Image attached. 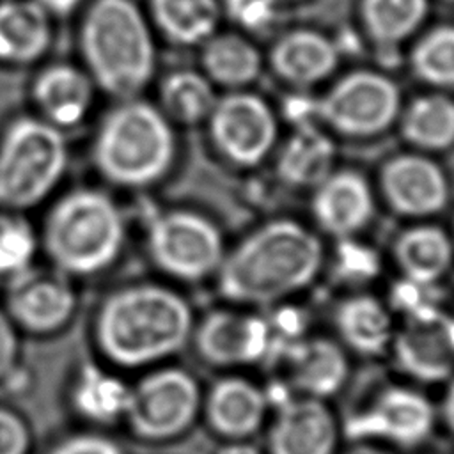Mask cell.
<instances>
[{
    "mask_svg": "<svg viewBox=\"0 0 454 454\" xmlns=\"http://www.w3.org/2000/svg\"><path fill=\"white\" fill-rule=\"evenodd\" d=\"M197 310L163 278H131L106 287L87 319L90 355L135 376L174 362L190 348Z\"/></svg>",
    "mask_w": 454,
    "mask_h": 454,
    "instance_id": "1",
    "label": "cell"
},
{
    "mask_svg": "<svg viewBox=\"0 0 454 454\" xmlns=\"http://www.w3.org/2000/svg\"><path fill=\"white\" fill-rule=\"evenodd\" d=\"M325 264V247L312 231L293 220H273L225 252L215 286L225 303L268 310L312 287Z\"/></svg>",
    "mask_w": 454,
    "mask_h": 454,
    "instance_id": "2",
    "label": "cell"
},
{
    "mask_svg": "<svg viewBox=\"0 0 454 454\" xmlns=\"http://www.w3.org/2000/svg\"><path fill=\"white\" fill-rule=\"evenodd\" d=\"M41 259L78 286L108 277L129 245V218L103 184L62 188L37 223Z\"/></svg>",
    "mask_w": 454,
    "mask_h": 454,
    "instance_id": "3",
    "label": "cell"
},
{
    "mask_svg": "<svg viewBox=\"0 0 454 454\" xmlns=\"http://www.w3.org/2000/svg\"><path fill=\"white\" fill-rule=\"evenodd\" d=\"M74 44L78 62L112 101L142 96L154 78V28L137 0H87Z\"/></svg>",
    "mask_w": 454,
    "mask_h": 454,
    "instance_id": "4",
    "label": "cell"
},
{
    "mask_svg": "<svg viewBox=\"0 0 454 454\" xmlns=\"http://www.w3.org/2000/svg\"><path fill=\"white\" fill-rule=\"evenodd\" d=\"M89 163L112 192H142L160 183L176 158L172 122L142 96L115 99L96 121Z\"/></svg>",
    "mask_w": 454,
    "mask_h": 454,
    "instance_id": "5",
    "label": "cell"
},
{
    "mask_svg": "<svg viewBox=\"0 0 454 454\" xmlns=\"http://www.w3.org/2000/svg\"><path fill=\"white\" fill-rule=\"evenodd\" d=\"M69 167L67 133L30 110L9 115L0 126V209L46 206L64 188Z\"/></svg>",
    "mask_w": 454,
    "mask_h": 454,
    "instance_id": "6",
    "label": "cell"
},
{
    "mask_svg": "<svg viewBox=\"0 0 454 454\" xmlns=\"http://www.w3.org/2000/svg\"><path fill=\"white\" fill-rule=\"evenodd\" d=\"M202 390L199 376L176 360L145 369L131 378L121 431L149 447L181 442L200 424Z\"/></svg>",
    "mask_w": 454,
    "mask_h": 454,
    "instance_id": "7",
    "label": "cell"
},
{
    "mask_svg": "<svg viewBox=\"0 0 454 454\" xmlns=\"http://www.w3.org/2000/svg\"><path fill=\"white\" fill-rule=\"evenodd\" d=\"M340 415L346 442H374L401 454L424 449L438 433V404L424 387L387 380Z\"/></svg>",
    "mask_w": 454,
    "mask_h": 454,
    "instance_id": "8",
    "label": "cell"
},
{
    "mask_svg": "<svg viewBox=\"0 0 454 454\" xmlns=\"http://www.w3.org/2000/svg\"><path fill=\"white\" fill-rule=\"evenodd\" d=\"M144 252L160 278L192 286L215 280L227 250L218 227L202 215L165 209L144 218Z\"/></svg>",
    "mask_w": 454,
    "mask_h": 454,
    "instance_id": "9",
    "label": "cell"
},
{
    "mask_svg": "<svg viewBox=\"0 0 454 454\" xmlns=\"http://www.w3.org/2000/svg\"><path fill=\"white\" fill-rule=\"evenodd\" d=\"M188 349L200 365L216 372L268 365L273 353L268 314L225 301L197 312Z\"/></svg>",
    "mask_w": 454,
    "mask_h": 454,
    "instance_id": "10",
    "label": "cell"
},
{
    "mask_svg": "<svg viewBox=\"0 0 454 454\" xmlns=\"http://www.w3.org/2000/svg\"><path fill=\"white\" fill-rule=\"evenodd\" d=\"M0 305L23 339L51 340L64 335L82 310L80 286L46 264L2 284Z\"/></svg>",
    "mask_w": 454,
    "mask_h": 454,
    "instance_id": "11",
    "label": "cell"
},
{
    "mask_svg": "<svg viewBox=\"0 0 454 454\" xmlns=\"http://www.w3.org/2000/svg\"><path fill=\"white\" fill-rule=\"evenodd\" d=\"M387 358L401 380L445 385L454 376V314L440 305L397 317Z\"/></svg>",
    "mask_w": 454,
    "mask_h": 454,
    "instance_id": "12",
    "label": "cell"
},
{
    "mask_svg": "<svg viewBox=\"0 0 454 454\" xmlns=\"http://www.w3.org/2000/svg\"><path fill=\"white\" fill-rule=\"evenodd\" d=\"M399 112V90L376 71H355L317 99L319 119L349 137H371L387 129Z\"/></svg>",
    "mask_w": 454,
    "mask_h": 454,
    "instance_id": "13",
    "label": "cell"
},
{
    "mask_svg": "<svg viewBox=\"0 0 454 454\" xmlns=\"http://www.w3.org/2000/svg\"><path fill=\"white\" fill-rule=\"evenodd\" d=\"M131 376L105 364L94 355L82 356L67 369L62 387V404L74 426L121 431Z\"/></svg>",
    "mask_w": 454,
    "mask_h": 454,
    "instance_id": "14",
    "label": "cell"
},
{
    "mask_svg": "<svg viewBox=\"0 0 454 454\" xmlns=\"http://www.w3.org/2000/svg\"><path fill=\"white\" fill-rule=\"evenodd\" d=\"M262 433L266 454H339L344 445L332 403L296 394L271 408Z\"/></svg>",
    "mask_w": 454,
    "mask_h": 454,
    "instance_id": "15",
    "label": "cell"
},
{
    "mask_svg": "<svg viewBox=\"0 0 454 454\" xmlns=\"http://www.w3.org/2000/svg\"><path fill=\"white\" fill-rule=\"evenodd\" d=\"M353 356L333 335L307 333L280 348L271 358L278 381L296 395L332 401L349 383Z\"/></svg>",
    "mask_w": 454,
    "mask_h": 454,
    "instance_id": "16",
    "label": "cell"
},
{
    "mask_svg": "<svg viewBox=\"0 0 454 454\" xmlns=\"http://www.w3.org/2000/svg\"><path fill=\"white\" fill-rule=\"evenodd\" d=\"M270 413L266 385L243 371L218 372L202 390L200 424L218 442L254 440L264 431Z\"/></svg>",
    "mask_w": 454,
    "mask_h": 454,
    "instance_id": "17",
    "label": "cell"
},
{
    "mask_svg": "<svg viewBox=\"0 0 454 454\" xmlns=\"http://www.w3.org/2000/svg\"><path fill=\"white\" fill-rule=\"evenodd\" d=\"M99 96L94 80L78 60L46 59L34 67L28 83L30 112L64 133L92 117Z\"/></svg>",
    "mask_w": 454,
    "mask_h": 454,
    "instance_id": "18",
    "label": "cell"
},
{
    "mask_svg": "<svg viewBox=\"0 0 454 454\" xmlns=\"http://www.w3.org/2000/svg\"><path fill=\"white\" fill-rule=\"evenodd\" d=\"M207 119L213 142L236 165H257L277 138L271 108L264 99L248 92H232L216 99Z\"/></svg>",
    "mask_w": 454,
    "mask_h": 454,
    "instance_id": "19",
    "label": "cell"
},
{
    "mask_svg": "<svg viewBox=\"0 0 454 454\" xmlns=\"http://www.w3.org/2000/svg\"><path fill=\"white\" fill-rule=\"evenodd\" d=\"M332 330L351 356L376 360L388 355L395 316L383 296L367 289L348 291L332 309Z\"/></svg>",
    "mask_w": 454,
    "mask_h": 454,
    "instance_id": "20",
    "label": "cell"
},
{
    "mask_svg": "<svg viewBox=\"0 0 454 454\" xmlns=\"http://www.w3.org/2000/svg\"><path fill=\"white\" fill-rule=\"evenodd\" d=\"M53 43L55 20L34 0H0V67H37Z\"/></svg>",
    "mask_w": 454,
    "mask_h": 454,
    "instance_id": "21",
    "label": "cell"
},
{
    "mask_svg": "<svg viewBox=\"0 0 454 454\" xmlns=\"http://www.w3.org/2000/svg\"><path fill=\"white\" fill-rule=\"evenodd\" d=\"M381 186L397 213L415 218L442 211L449 195L443 172L436 163L419 154L390 160L383 168Z\"/></svg>",
    "mask_w": 454,
    "mask_h": 454,
    "instance_id": "22",
    "label": "cell"
},
{
    "mask_svg": "<svg viewBox=\"0 0 454 454\" xmlns=\"http://www.w3.org/2000/svg\"><path fill=\"white\" fill-rule=\"evenodd\" d=\"M312 211L325 232L339 239L353 238L372 216V195L362 176L332 172L317 184Z\"/></svg>",
    "mask_w": 454,
    "mask_h": 454,
    "instance_id": "23",
    "label": "cell"
},
{
    "mask_svg": "<svg viewBox=\"0 0 454 454\" xmlns=\"http://www.w3.org/2000/svg\"><path fill=\"white\" fill-rule=\"evenodd\" d=\"M339 48L314 30H293L280 37L270 55L275 73L294 85H312L332 74Z\"/></svg>",
    "mask_w": 454,
    "mask_h": 454,
    "instance_id": "24",
    "label": "cell"
},
{
    "mask_svg": "<svg viewBox=\"0 0 454 454\" xmlns=\"http://www.w3.org/2000/svg\"><path fill=\"white\" fill-rule=\"evenodd\" d=\"M394 261L403 278L440 286L452 268L454 243L440 227L415 225L395 239Z\"/></svg>",
    "mask_w": 454,
    "mask_h": 454,
    "instance_id": "25",
    "label": "cell"
},
{
    "mask_svg": "<svg viewBox=\"0 0 454 454\" xmlns=\"http://www.w3.org/2000/svg\"><path fill=\"white\" fill-rule=\"evenodd\" d=\"M145 12L154 32L179 46L206 43L220 21L216 0H147Z\"/></svg>",
    "mask_w": 454,
    "mask_h": 454,
    "instance_id": "26",
    "label": "cell"
},
{
    "mask_svg": "<svg viewBox=\"0 0 454 454\" xmlns=\"http://www.w3.org/2000/svg\"><path fill=\"white\" fill-rule=\"evenodd\" d=\"M333 158V142L316 126H303L284 144L277 170L293 186H317L332 174Z\"/></svg>",
    "mask_w": 454,
    "mask_h": 454,
    "instance_id": "27",
    "label": "cell"
},
{
    "mask_svg": "<svg viewBox=\"0 0 454 454\" xmlns=\"http://www.w3.org/2000/svg\"><path fill=\"white\" fill-rule=\"evenodd\" d=\"M215 103L211 80L193 69L170 71L158 83V108L170 122H200L209 117Z\"/></svg>",
    "mask_w": 454,
    "mask_h": 454,
    "instance_id": "28",
    "label": "cell"
},
{
    "mask_svg": "<svg viewBox=\"0 0 454 454\" xmlns=\"http://www.w3.org/2000/svg\"><path fill=\"white\" fill-rule=\"evenodd\" d=\"M204 74L220 85L241 87L257 78L261 55L257 48L241 35H211L202 50Z\"/></svg>",
    "mask_w": 454,
    "mask_h": 454,
    "instance_id": "29",
    "label": "cell"
},
{
    "mask_svg": "<svg viewBox=\"0 0 454 454\" xmlns=\"http://www.w3.org/2000/svg\"><path fill=\"white\" fill-rule=\"evenodd\" d=\"M404 138L419 149L438 151L454 144V101L442 94L413 99L401 122Z\"/></svg>",
    "mask_w": 454,
    "mask_h": 454,
    "instance_id": "30",
    "label": "cell"
},
{
    "mask_svg": "<svg viewBox=\"0 0 454 454\" xmlns=\"http://www.w3.org/2000/svg\"><path fill=\"white\" fill-rule=\"evenodd\" d=\"M41 264L39 227L28 213L0 209V284Z\"/></svg>",
    "mask_w": 454,
    "mask_h": 454,
    "instance_id": "31",
    "label": "cell"
},
{
    "mask_svg": "<svg viewBox=\"0 0 454 454\" xmlns=\"http://www.w3.org/2000/svg\"><path fill=\"white\" fill-rule=\"evenodd\" d=\"M427 12V0H364L362 18L369 37L394 46L417 30Z\"/></svg>",
    "mask_w": 454,
    "mask_h": 454,
    "instance_id": "32",
    "label": "cell"
},
{
    "mask_svg": "<svg viewBox=\"0 0 454 454\" xmlns=\"http://www.w3.org/2000/svg\"><path fill=\"white\" fill-rule=\"evenodd\" d=\"M413 73L431 85L454 87V27L426 34L411 53Z\"/></svg>",
    "mask_w": 454,
    "mask_h": 454,
    "instance_id": "33",
    "label": "cell"
},
{
    "mask_svg": "<svg viewBox=\"0 0 454 454\" xmlns=\"http://www.w3.org/2000/svg\"><path fill=\"white\" fill-rule=\"evenodd\" d=\"M381 261L378 254L353 238H342L330 264L332 278L348 291H362L378 278Z\"/></svg>",
    "mask_w": 454,
    "mask_h": 454,
    "instance_id": "34",
    "label": "cell"
},
{
    "mask_svg": "<svg viewBox=\"0 0 454 454\" xmlns=\"http://www.w3.org/2000/svg\"><path fill=\"white\" fill-rule=\"evenodd\" d=\"M34 454H128V450L115 431L71 424L37 445Z\"/></svg>",
    "mask_w": 454,
    "mask_h": 454,
    "instance_id": "35",
    "label": "cell"
},
{
    "mask_svg": "<svg viewBox=\"0 0 454 454\" xmlns=\"http://www.w3.org/2000/svg\"><path fill=\"white\" fill-rule=\"evenodd\" d=\"M35 449L37 440L28 417L0 399V454H34Z\"/></svg>",
    "mask_w": 454,
    "mask_h": 454,
    "instance_id": "36",
    "label": "cell"
},
{
    "mask_svg": "<svg viewBox=\"0 0 454 454\" xmlns=\"http://www.w3.org/2000/svg\"><path fill=\"white\" fill-rule=\"evenodd\" d=\"M25 367L23 335L0 305V390Z\"/></svg>",
    "mask_w": 454,
    "mask_h": 454,
    "instance_id": "37",
    "label": "cell"
},
{
    "mask_svg": "<svg viewBox=\"0 0 454 454\" xmlns=\"http://www.w3.org/2000/svg\"><path fill=\"white\" fill-rule=\"evenodd\" d=\"M229 14L247 28H264L277 14V0H225Z\"/></svg>",
    "mask_w": 454,
    "mask_h": 454,
    "instance_id": "38",
    "label": "cell"
},
{
    "mask_svg": "<svg viewBox=\"0 0 454 454\" xmlns=\"http://www.w3.org/2000/svg\"><path fill=\"white\" fill-rule=\"evenodd\" d=\"M286 114L289 115V119L298 124V128H303V126H314L310 121L314 117L319 119V114H317V99H309V98H303V96H296V98H291L286 105Z\"/></svg>",
    "mask_w": 454,
    "mask_h": 454,
    "instance_id": "39",
    "label": "cell"
},
{
    "mask_svg": "<svg viewBox=\"0 0 454 454\" xmlns=\"http://www.w3.org/2000/svg\"><path fill=\"white\" fill-rule=\"evenodd\" d=\"M436 404H438L440 427L454 442V376L445 383L443 394L440 401H436Z\"/></svg>",
    "mask_w": 454,
    "mask_h": 454,
    "instance_id": "40",
    "label": "cell"
},
{
    "mask_svg": "<svg viewBox=\"0 0 454 454\" xmlns=\"http://www.w3.org/2000/svg\"><path fill=\"white\" fill-rule=\"evenodd\" d=\"M55 21L76 16L87 0H34Z\"/></svg>",
    "mask_w": 454,
    "mask_h": 454,
    "instance_id": "41",
    "label": "cell"
},
{
    "mask_svg": "<svg viewBox=\"0 0 454 454\" xmlns=\"http://www.w3.org/2000/svg\"><path fill=\"white\" fill-rule=\"evenodd\" d=\"M213 454H266L262 447L254 443V440H229L218 442Z\"/></svg>",
    "mask_w": 454,
    "mask_h": 454,
    "instance_id": "42",
    "label": "cell"
},
{
    "mask_svg": "<svg viewBox=\"0 0 454 454\" xmlns=\"http://www.w3.org/2000/svg\"><path fill=\"white\" fill-rule=\"evenodd\" d=\"M339 454H401L387 445L374 442H346Z\"/></svg>",
    "mask_w": 454,
    "mask_h": 454,
    "instance_id": "43",
    "label": "cell"
},
{
    "mask_svg": "<svg viewBox=\"0 0 454 454\" xmlns=\"http://www.w3.org/2000/svg\"><path fill=\"white\" fill-rule=\"evenodd\" d=\"M449 2H454V0H449Z\"/></svg>",
    "mask_w": 454,
    "mask_h": 454,
    "instance_id": "44",
    "label": "cell"
}]
</instances>
